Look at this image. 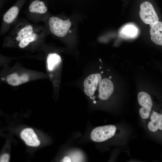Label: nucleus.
Instances as JSON below:
<instances>
[{"label": "nucleus", "instance_id": "21", "mask_svg": "<svg viewBox=\"0 0 162 162\" xmlns=\"http://www.w3.org/2000/svg\"><path fill=\"white\" fill-rule=\"evenodd\" d=\"M95 98V97L94 96L92 98V99L93 100H94V98Z\"/></svg>", "mask_w": 162, "mask_h": 162}, {"label": "nucleus", "instance_id": "1", "mask_svg": "<svg viewBox=\"0 0 162 162\" xmlns=\"http://www.w3.org/2000/svg\"><path fill=\"white\" fill-rule=\"evenodd\" d=\"M0 76L1 81L13 86L49 78L46 73L26 68L19 64L11 67L8 66L3 67Z\"/></svg>", "mask_w": 162, "mask_h": 162}, {"label": "nucleus", "instance_id": "4", "mask_svg": "<svg viewBox=\"0 0 162 162\" xmlns=\"http://www.w3.org/2000/svg\"><path fill=\"white\" fill-rule=\"evenodd\" d=\"M139 14L142 20L146 24L153 25L158 21V18L152 4L146 1L140 5Z\"/></svg>", "mask_w": 162, "mask_h": 162}, {"label": "nucleus", "instance_id": "22", "mask_svg": "<svg viewBox=\"0 0 162 162\" xmlns=\"http://www.w3.org/2000/svg\"><path fill=\"white\" fill-rule=\"evenodd\" d=\"M96 101H95V100H94V101H93V103H94V104H96Z\"/></svg>", "mask_w": 162, "mask_h": 162}, {"label": "nucleus", "instance_id": "2", "mask_svg": "<svg viewBox=\"0 0 162 162\" xmlns=\"http://www.w3.org/2000/svg\"><path fill=\"white\" fill-rule=\"evenodd\" d=\"M48 23L51 33L59 37L64 36L71 25L69 20H64L56 16L50 17Z\"/></svg>", "mask_w": 162, "mask_h": 162}, {"label": "nucleus", "instance_id": "11", "mask_svg": "<svg viewBox=\"0 0 162 162\" xmlns=\"http://www.w3.org/2000/svg\"><path fill=\"white\" fill-rule=\"evenodd\" d=\"M138 30L135 26L129 24L123 26L119 30V35L123 39L131 38L135 36Z\"/></svg>", "mask_w": 162, "mask_h": 162}, {"label": "nucleus", "instance_id": "8", "mask_svg": "<svg viewBox=\"0 0 162 162\" xmlns=\"http://www.w3.org/2000/svg\"><path fill=\"white\" fill-rule=\"evenodd\" d=\"M20 136L26 144L28 146L36 147L40 144V140L38 139L33 130L31 128H26L22 130Z\"/></svg>", "mask_w": 162, "mask_h": 162}, {"label": "nucleus", "instance_id": "20", "mask_svg": "<svg viewBox=\"0 0 162 162\" xmlns=\"http://www.w3.org/2000/svg\"><path fill=\"white\" fill-rule=\"evenodd\" d=\"M152 111L153 112V113H152L150 117V119L151 120H153L158 115V113L156 112L153 111Z\"/></svg>", "mask_w": 162, "mask_h": 162}, {"label": "nucleus", "instance_id": "16", "mask_svg": "<svg viewBox=\"0 0 162 162\" xmlns=\"http://www.w3.org/2000/svg\"><path fill=\"white\" fill-rule=\"evenodd\" d=\"M148 127L152 132H155L158 129L162 130V114L158 113L154 119L151 120L148 123Z\"/></svg>", "mask_w": 162, "mask_h": 162}, {"label": "nucleus", "instance_id": "5", "mask_svg": "<svg viewBox=\"0 0 162 162\" xmlns=\"http://www.w3.org/2000/svg\"><path fill=\"white\" fill-rule=\"evenodd\" d=\"M62 62L60 56L56 53L50 52L45 58V67L49 78L52 80L54 73L59 68Z\"/></svg>", "mask_w": 162, "mask_h": 162}, {"label": "nucleus", "instance_id": "14", "mask_svg": "<svg viewBox=\"0 0 162 162\" xmlns=\"http://www.w3.org/2000/svg\"><path fill=\"white\" fill-rule=\"evenodd\" d=\"M137 99L138 103L141 106L152 108L153 102L150 96L147 93L143 92H139Z\"/></svg>", "mask_w": 162, "mask_h": 162}, {"label": "nucleus", "instance_id": "9", "mask_svg": "<svg viewBox=\"0 0 162 162\" xmlns=\"http://www.w3.org/2000/svg\"><path fill=\"white\" fill-rule=\"evenodd\" d=\"M34 31L33 26L31 25L28 24L23 26L17 31L14 40L9 46H15L19 42L28 37Z\"/></svg>", "mask_w": 162, "mask_h": 162}, {"label": "nucleus", "instance_id": "15", "mask_svg": "<svg viewBox=\"0 0 162 162\" xmlns=\"http://www.w3.org/2000/svg\"><path fill=\"white\" fill-rule=\"evenodd\" d=\"M19 9L17 7L14 6L12 7L4 15L3 20L8 23L12 22L16 18Z\"/></svg>", "mask_w": 162, "mask_h": 162}, {"label": "nucleus", "instance_id": "6", "mask_svg": "<svg viewBox=\"0 0 162 162\" xmlns=\"http://www.w3.org/2000/svg\"><path fill=\"white\" fill-rule=\"evenodd\" d=\"M101 80V74L99 73L92 74L86 78L83 82L85 94L90 97L93 95Z\"/></svg>", "mask_w": 162, "mask_h": 162}, {"label": "nucleus", "instance_id": "13", "mask_svg": "<svg viewBox=\"0 0 162 162\" xmlns=\"http://www.w3.org/2000/svg\"><path fill=\"white\" fill-rule=\"evenodd\" d=\"M47 9V8L43 2L38 0L32 2L29 7L30 12L40 14L45 13Z\"/></svg>", "mask_w": 162, "mask_h": 162}, {"label": "nucleus", "instance_id": "23", "mask_svg": "<svg viewBox=\"0 0 162 162\" xmlns=\"http://www.w3.org/2000/svg\"><path fill=\"white\" fill-rule=\"evenodd\" d=\"M111 77H110L109 78H111Z\"/></svg>", "mask_w": 162, "mask_h": 162}, {"label": "nucleus", "instance_id": "17", "mask_svg": "<svg viewBox=\"0 0 162 162\" xmlns=\"http://www.w3.org/2000/svg\"><path fill=\"white\" fill-rule=\"evenodd\" d=\"M151 108L142 107L139 110V113L141 118L143 119H146L150 116Z\"/></svg>", "mask_w": 162, "mask_h": 162}, {"label": "nucleus", "instance_id": "19", "mask_svg": "<svg viewBox=\"0 0 162 162\" xmlns=\"http://www.w3.org/2000/svg\"><path fill=\"white\" fill-rule=\"evenodd\" d=\"M61 162H70L71 161V159L68 156H65L63 159L61 160Z\"/></svg>", "mask_w": 162, "mask_h": 162}, {"label": "nucleus", "instance_id": "3", "mask_svg": "<svg viewBox=\"0 0 162 162\" xmlns=\"http://www.w3.org/2000/svg\"><path fill=\"white\" fill-rule=\"evenodd\" d=\"M116 130V127L112 125L96 127L92 131L91 138L96 142L105 141L112 137L115 135Z\"/></svg>", "mask_w": 162, "mask_h": 162}, {"label": "nucleus", "instance_id": "10", "mask_svg": "<svg viewBox=\"0 0 162 162\" xmlns=\"http://www.w3.org/2000/svg\"><path fill=\"white\" fill-rule=\"evenodd\" d=\"M151 25V40L156 44L162 46V22L158 21Z\"/></svg>", "mask_w": 162, "mask_h": 162}, {"label": "nucleus", "instance_id": "7", "mask_svg": "<svg viewBox=\"0 0 162 162\" xmlns=\"http://www.w3.org/2000/svg\"><path fill=\"white\" fill-rule=\"evenodd\" d=\"M114 86L112 82L110 79L104 78L99 83V98L105 100L108 99L112 94Z\"/></svg>", "mask_w": 162, "mask_h": 162}, {"label": "nucleus", "instance_id": "12", "mask_svg": "<svg viewBox=\"0 0 162 162\" xmlns=\"http://www.w3.org/2000/svg\"><path fill=\"white\" fill-rule=\"evenodd\" d=\"M38 38V34L34 31L28 37L19 42L16 46V47L22 49L31 48L34 43L37 40Z\"/></svg>", "mask_w": 162, "mask_h": 162}, {"label": "nucleus", "instance_id": "18", "mask_svg": "<svg viewBox=\"0 0 162 162\" xmlns=\"http://www.w3.org/2000/svg\"><path fill=\"white\" fill-rule=\"evenodd\" d=\"M9 155L8 154H2L0 157V162H9Z\"/></svg>", "mask_w": 162, "mask_h": 162}]
</instances>
